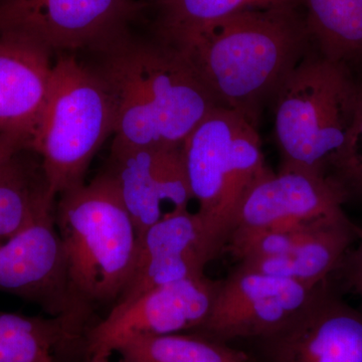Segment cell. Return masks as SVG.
<instances>
[{"label": "cell", "instance_id": "3", "mask_svg": "<svg viewBox=\"0 0 362 362\" xmlns=\"http://www.w3.org/2000/svg\"><path fill=\"white\" fill-rule=\"evenodd\" d=\"M56 225L65 252L74 317L83 330L97 309L115 305L137 258V228L106 173L59 195Z\"/></svg>", "mask_w": 362, "mask_h": 362}, {"label": "cell", "instance_id": "12", "mask_svg": "<svg viewBox=\"0 0 362 362\" xmlns=\"http://www.w3.org/2000/svg\"><path fill=\"white\" fill-rule=\"evenodd\" d=\"M0 292L40 305L49 316L74 317L56 206L6 239H0Z\"/></svg>", "mask_w": 362, "mask_h": 362}, {"label": "cell", "instance_id": "13", "mask_svg": "<svg viewBox=\"0 0 362 362\" xmlns=\"http://www.w3.org/2000/svg\"><path fill=\"white\" fill-rule=\"evenodd\" d=\"M104 173L113 181L139 237L163 218L165 204L180 211L194 199L182 144L111 146Z\"/></svg>", "mask_w": 362, "mask_h": 362}, {"label": "cell", "instance_id": "8", "mask_svg": "<svg viewBox=\"0 0 362 362\" xmlns=\"http://www.w3.org/2000/svg\"><path fill=\"white\" fill-rule=\"evenodd\" d=\"M142 0H0V33H23L52 52H96L130 32Z\"/></svg>", "mask_w": 362, "mask_h": 362}, {"label": "cell", "instance_id": "11", "mask_svg": "<svg viewBox=\"0 0 362 362\" xmlns=\"http://www.w3.org/2000/svg\"><path fill=\"white\" fill-rule=\"evenodd\" d=\"M249 342L255 362H362V312L323 285L284 327Z\"/></svg>", "mask_w": 362, "mask_h": 362}, {"label": "cell", "instance_id": "15", "mask_svg": "<svg viewBox=\"0 0 362 362\" xmlns=\"http://www.w3.org/2000/svg\"><path fill=\"white\" fill-rule=\"evenodd\" d=\"M214 259L197 213L168 211L140 235L134 271L110 310L127 306L150 290L204 275Z\"/></svg>", "mask_w": 362, "mask_h": 362}, {"label": "cell", "instance_id": "9", "mask_svg": "<svg viewBox=\"0 0 362 362\" xmlns=\"http://www.w3.org/2000/svg\"><path fill=\"white\" fill-rule=\"evenodd\" d=\"M323 285L310 287L238 265L218 281L211 312L195 332L228 344L269 337L303 311Z\"/></svg>", "mask_w": 362, "mask_h": 362}, {"label": "cell", "instance_id": "17", "mask_svg": "<svg viewBox=\"0 0 362 362\" xmlns=\"http://www.w3.org/2000/svg\"><path fill=\"white\" fill-rule=\"evenodd\" d=\"M18 152L0 166V239H6L56 206L40 162Z\"/></svg>", "mask_w": 362, "mask_h": 362}, {"label": "cell", "instance_id": "1", "mask_svg": "<svg viewBox=\"0 0 362 362\" xmlns=\"http://www.w3.org/2000/svg\"><path fill=\"white\" fill-rule=\"evenodd\" d=\"M303 7L232 14L173 44L218 105L258 127L264 105L308 54Z\"/></svg>", "mask_w": 362, "mask_h": 362}, {"label": "cell", "instance_id": "14", "mask_svg": "<svg viewBox=\"0 0 362 362\" xmlns=\"http://www.w3.org/2000/svg\"><path fill=\"white\" fill-rule=\"evenodd\" d=\"M347 197L341 185L331 178L279 169L247 192L228 240L344 213L342 204Z\"/></svg>", "mask_w": 362, "mask_h": 362}, {"label": "cell", "instance_id": "6", "mask_svg": "<svg viewBox=\"0 0 362 362\" xmlns=\"http://www.w3.org/2000/svg\"><path fill=\"white\" fill-rule=\"evenodd\" d=\"M114 131L113 100L96 69L71 54L59 57L32 147L52 197L85 185L90 162Z\"/></svg>", "mask_w": 362, "mask_h": 362}, {"label": "cell", "instance_id": "18", "mask_svg": "<svg viewBox=\"0 0 362 362\" xmlns=\"http://www.w3.org/2000/svg\"><path fill=\"white\" fill-rule=\"evenodd\" d=\"M78 340L84 337L66 317L0 311V362H54L59 349Z\"/></svg>", "mask_w": 362, "mask_h": 362}, {"label": "cell", "instance_id": "22", "mask_svg": "<svg viewBox=\"0 0 362 362\" xmlns=\"http://www.w3.org/2000/svg\"><path fill=\"white\" fill-rule=\"evenodd\" d=\"M332 178L347 195L356 194L362 197V84L358 85L354 120Z\"/></svg>", "mask_w": 362, "mask_h": 362}, {"label": "cell", "instance_id": "26", "mask_svg": "<svg viewBox=\"0 0 362 362\" xmlns=\"http://www.w3.org/2000/svg\"><path fill=\"white\" fill-rule=\"evenodd\" d=\"M90 362H110L109 359H102V361H97V359H90Z\"/></svg>", "mask_w": 362, "mask_h": 362}, {"label": "cell", "instance_id": "10", "mask_svg": "<svg viewBox=\"0 0 362 362\" xmlns=\"http://www.w3.org/2000/svg\"><path fill=\"white\" fill-rule=\"evenodd\" d=\"M218 281L206 275L185 279L144 293L132 303L108 312L90 326L85 349L90 359H109L124 339L137 335L195 332L206 322Z\"/></svg>", "mask_w": 362, "mask_h": 362}, {"label": "cell", "instance_id": "20", "mask_svg": "<svg viewBox=\"0 0 362 362\" xmlns=\"http://www.w3.org/2000/svg\"><path fill=\"white\" fill-rule=\"evenodd\" d=\"M303 11L321 56L345 65L362 59V0H303Z\"/></svg>", "mask_w": 362, "mask_h": 362}, {"label": "cell", "instance_id": "19", "mask_svg": "<svg viewBox=\"0 0 362 362\" xmlns=\"http://www.w3.org/2000/svg\"><path fill=\"white\" fill-rule=\"evenodd\" d=\"M120 362H255L247 350L197 332L137 335L114 349Z\"/></svg>", "mask_w": 362, "mask_h": 362}, {"label": "cell", "instance_id": "5", "mask_svg": "<svg viewBox=\"0 0 362 362\" xmlns=\"http://www.w3.org/2000/svg\"><path fill=\"white\" fill-rule=\"evenodd\" d=\"M182 150L197 214L216 258L225 250L243 199L273 171L267 166L257 126L225 107L202 119Z\"/></svg>", "mask_w": 362, "mask_h": 362}, {"label": "cell", "instance_id": "4", "mask_svg": "<svg viewBox=\"0 0 362 362\" xmlns=\"http://www.w3.org/2000/svg\"><path fill=\"white\" fill-rule=\"evenodd\" d=\"M358 85L345 64L306 54L273 99L280 169L333 180L354 120Z\"/></svg>", "mask_w": 362, "mask_h": 362}, {"label": "cell", "instance_id": "23", "mask_svg": "<svg viewBox=\"0 0 362 362\" xmlns=\"http://www.w3.org/2000/svg\"><path fill=\"white\" fill-rule=\"evenodd\" d=\"M341 267L344 268L347 284L359 297L362 303V239L356 250L346 255Z\"/></svg>", "mask_w": 362, "mask_h": 362}, {"label": "cell", "instance_id": "16", "mask_svg": "<svg viewBox=\"0 0 362 362\" xmlns=\"http://www.w3.org/2000/svg\"><path fill=\"white\" fill-rule=\"evenodd\" d=\"M52 54L23 33H0V135L30 151L51 92Z\"/></svg>", "mask_w": 362, "mask_h": 362}, {"label": "cell", "instance_id": "2", "mask_svg": "<svg viewBox=\"0 0 362 362\" xmlns=\"http://www.w3.org/2000/svg\"><path fill=\"white\" fill-rule=\"evenodd\" d=\"M96 54L115 108L112 146L181 145L220 106L183 54L157 37L128 32Z\"/></svg>", "mask_w": 362, "mask_h": 362}, {"label": "cell", "instance_id": "21", "mask_svg": "<svg viewBox=\"0 0 362 362\" xmlns=\"http://www.w3.org/2000/svg\"><path fill=\"white\" fill-rule=\"evenodd\" d=\"M278 7H303V0H168L157 7L156 37L173 44L232 14Z\"/></svg>", "mask_w": 362, "mask_h": 362}, {"label": "cell", "instance_id": "7", "mask_svg": "<svg viewBox=\"0 0 362 362\" xmlns=\"http://www.w3.org/2000/svg\"><path fill=\"white\" fill-rule=\"evenodd\" d=\"M357 235L356 226L342 213L232 238L225 250L243 268L318 287L341 267Z\"/></svg>", "mask_w": 362, "mask_h": 362}, {"label": "cell", "instance_id": "24", "mask_svg": "<svg viewBox=\"0 0 362 362\" xmlns=\"http://www.w3.org/2000/svg\"><path fill=\"white\" fill-rule=\"evenodd\" d=\"M23 150H28L18 140L6 135H0V166Z\"/></svg>", "mask_w": 362, "mask_h": 362}, {"label": "cell", "instance_id": "25", "mask_svg": "<svg viewBox=\"0 0 362 362\" xmlns=\"http://www.w3.org/2000/svg\"><path fill=\"white\" fill-rule=\"evenodd\" d=\"M168 0H148L149 4H153L156 7L162 6V4H165Z\"/></svg>", "mask_w": 362, "mask_h": 362}]
</instances>
